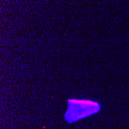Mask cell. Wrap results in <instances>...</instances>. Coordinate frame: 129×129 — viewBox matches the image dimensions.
<instances>
[{"mask_svg":"<svg viewBox=\"0 0 129 129\" xmlns=\"http://www.w3.org/2000/svg\"><path fill=\"white\" fill-rule=\"evenodd\" d=\"M68 111L66 112L65 118L68 122H74L77 119L90 115L100 110V105L90 101H68Z\"/></svg>","mask_w":129,"mask_h":129,"instance_id":"cell-1","label":"cell"}]
</instances>
